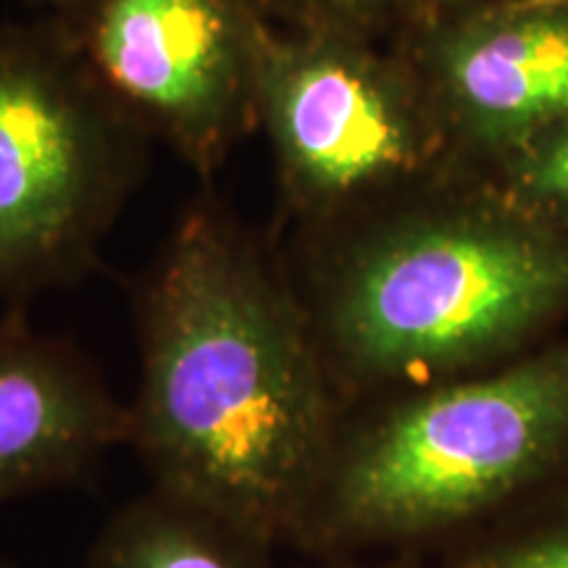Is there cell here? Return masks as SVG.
Instances as JSON below:
<instances>
[{"label":"cell","instance_id":"obj_12","mask_svg":"<svg viewBox=\"0 0 568 568\" xmlns=\"http://www.w3.org/2000/svg\"><path fill=\"white\" fill-rule=\"evenodd\" d=\"M268 19L287 32H335L395 42L422 11V0H261Z\"/></svg>","mask_w":568,"mask_h":568},{"label":"cell","instance_id":"obj_4","mask_svg":"<svg viewBox=\"0 0 568 568\" xmlns=\"http://www.w3.org/2000/svg\"><path fill=\"white\" fill-rule=\"evenodd\" d=\"M155 140L98 82L55 11L0 21V303L101 268Z\"/></svg>","mask_w":568,"mask_h":568},{"label":"cell","instance_id":"obj_8","mask_svg":"<svg viewBox=\"0 0 568 568\" xmlns=\"http://www.w3.org/2000/svg\"><path fill=\"white\" fill-rule=\"evenodd\" d=\"M130 445V406L74 339L42 332L27 308L0 316V510L90 479Z\"/></svg>","mask_w":568,"mask_h":568},{"label":"cell","instance_id":"obj_10","mask_svg":"<svg viewBox=\"0 0 568 568\" xmlns=\"http://www.w3.org/2000/svg\"><path fill=\"white\" fill-rule=\"evenodd\" d=\"M435 568H568V487L447 548Z\"/></svg>","mask_w":568,"mask_h":568},{"label":"cell","instance_id":"obj_15","mask_svg":"<svg viewBox=\"0 0 568 568\" xmlns=\"http://www.w3.org/2000/svg\"><path fill=\"white\" fill-rule=\"evenodd\" d=\"M0 568H17V566H13L11 560H6L3 556H0Z\"/></svg>","mask_w":568,"mask_h":568},{"label":"cell","instance_id":"obj_9","mask_svg":"<svg viewBox=\"0 0 568 568\" xmlns=\"http://www.w3.org/2000/svg\"><path fill=\"white\" fill-rule=\"evenodd\" d=\"M276 548L234 518L148 487L105 518L84 568H276Z\"/></svg>","mask_w":568,"mask_h":568},{"label":"cell","instance_id":"obj_7","mask_svg":"<svg viewBox=\"0 0 568 568\" xmlns=\"http://www.w3.org/2000/svg\"><path fill=\"white\" fill-rule=\"evenodd\" d=\"M395 42L458 166L485 172L568 113V0H432Z\"/></svg>","mask_w":568,"mask_h":568},{"label":"cell","instance_id":"obj_13","mask_svg":"<svg viewBox=\"0 0 568 568\" xmlns=\"http://www.w3.org/2000/svg\"><path fill=\"white\" fill-rule=\"evenodd\" d=\"M322 568H429L422 564V558L416 556H385L382 560H364V558H351V560H324Z\"/></svg>","mask_w":568,"mask_h":568},{"label":"cell","instance_id":"obj_17","mask_svg":"<svg viewBox=\"0 0 568 568\" xmlns=\"http://www.w3.org/2000/svg\"><path fill=\"white\" fill-rule=\"evenodd\" d=\"M429 3H432V0H422V11H424ZM422 11H418V13H422ZM418 13H416V17H418Z\"/></svg>","mask_w":568,"mask_h":568},{"label":"cell","instance_id":"obj_16","mask_svg":"<svg viewBox=\"0 0 568 568\" xmlns=\"http://www.w3.org/2000/svg\"><path fill=\"white\" fill-rule=\"evenodd\" d=\"M529 3H556V0H529Z\"/></svg>","mask_w":568,"mask_h":568},{"label":"cell","instance_id":"obj_2","mask_svg":"<svg viewBox=\"0 0 568 568\" xmlns=\"http://www.w3.org/2000/svg\"><path fill=\"white\" fill-rule=\"evenodd\" d=\"M276 237L343 406L485 372L568 329V232L474 169Z\"/></svg>","mask_w":568,"mask_h":568},{"label":"cell","instance_id":"obj_11","mask_svg":"<svg viewBox=\"0 0 568 568\" xmlns=\"http://www.w3.org/2000/svg\"><path fill=\"white\" fill-rule=\"evenodd\" d=\"M481 174L521 209L568 232V113L518 142Z\"/></svg>","mask_w":568,"mask_h":568},{"label":"cell","instance_id":"obj_14","mask_svg":"<svg viewBox=\"0 0 568 568\" xmlns=\"http://www.w3.org/2000/svg\"><path fill=\"white\" fill-rule=\"evenodd\" d=\"M34 3H42V6H48V11H53V9H61V6L67 3V0H34Z\"/></svg>","mask_w":568,"mask_h":568},{"label":"cell","instance_id":"obj_5","mask_svg":"<svg viewBox=\"0 0 568 568\" xmlns=\"http://www.w3.org/2000/svg\"><path fill=\"white\" fill-rule=\"evenodd\" d=\"M276 234L316 226L458 166L397 42L276 27L258 90Z\"/></svg>","mask_w":568,"mask_h":568},{"label":"cell","instance_id":"obj_6","mask_svg":"<svg viewBox=\"0 0 568 568\" xmlns=\"http://www.w3.org/2000/svg\"><path fill=\"white\" fill-rule=\"evenodd\" d=\"M71 45L142 130L201 184L258 132L276 24L261 0H67Z\"/></svg>","mask_w":568,"mask_h":568},{"label":"cell","instance_id":"obj_3","mask_svg":"<svg viewBox=\"0 0 568 568\" xmlns=\"http://www.w3.org/2000/svg\"><path fill=\"white\" fill-rule=\"evenodd\" d=\"M560 487L568 329L485 372L345 406L295 550L445 552Z\"/></svg>","mask_w":568,"mask_h":568},{"label":"cell","instance_id":"obj_1","mask_svg":"<svg viewBox=\"0 0 568 568\" xmlns=\"http://www.w3.org/2000/svg\"><path fill=\"white\" fill-rule=\"evenodd\" d=\"M151 487L297 548L339 400L280 237L201 184L132 287Z\"/></svg>","mask_w":568,"mask_h":568}]
</instances>
